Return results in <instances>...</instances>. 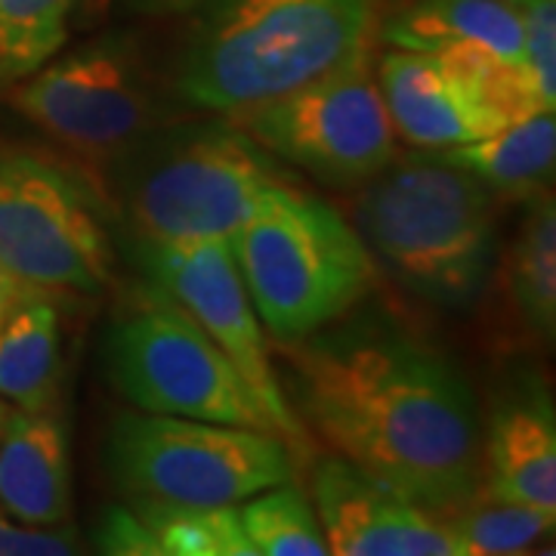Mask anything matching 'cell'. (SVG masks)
Returning <instances> with one entry per match:
<instances>
[{
    "label": "cell",
    "mask_w": 556,
    "mask_h": 556,
    "mask_svg": "<svg viewBox=\"0 0 556 556\" xmlns=\"http://www.w3.org/2000/svg\"><path fill=\"white\" fill-rule=\"evenodd\" d=\"M278 346L281 390L331 455L437 517L477 495L482 417L452 358L368 313Z\"/></svg>",
    "instance_id": "obj_1"
},
{
    "label": "cell",
    "mask_w": 556,
    "mask_h": 556,
    "mask_svg": "<svg viewBox=\"0 0 556 556\" xmlns=\"http://www.w3.org/2000/svg\"><path fill=\"white\" fill-rule=\"evenodd\" d=\"M179 47L174 93L236 112L371 60L378 0H201Z\"/></svg>",
    "instance_id": "obj_2"
},
{
    "label": "cell",
    "mask_w": 556,
    "mask_h": 556,
    "mask_svg": "<svg viewBox=\"0 0 556 556\" xmlns=\"http://www.w3.org/2000/svg\"><path fill=\"white\" fill-rule=\"evenodd\" d=\"M102 170L137 248L229 241L285 177L281 161L217 112L161 124Z\"/></svg>",
    "instance_id": "obj_3"
},
{
    "label": "cell",
    "mask_w": 556,
    "mask_h": 556,
    "mask_svg": "<svg viewBox=\"0 0 556 556\" xmlns=\"http://www.w3.org/2000/svg\"><path fill=\"white\" fill-rule=\"evenodd\" d=\"M356 232L390 276L439 309H467L495 263V192L412 152L362 182Z\"/></svg>",
    "instance_id": "obj_4"
},
{
    "label": "cell",
    "mask_w": 556,
    "mask_h": 556,
    "mask_svg": "<svg viewBox=\"0 0 556 556\" xmlns=\"http://www.w3.org/2000/svg\"><path fill=\"white\" fill-rule=\"evenodd\" d=\"M248 298L269 340L298 343L346 318L371 294L378 263L331 201L288 177L260 195L229 239Z\"/></svg>",
    "instance_id": "obj_5"
},
{
    "label": "cell",
    "mask_w": 556,
    "mask_h": 556,
    "mask_svg": "<svg viewBox=\"0 0 556 556\" xmlns=\"http://www.w3.org/2000/svg\"><path fill=\"white\" fill-rule=\"evenodd\" d=\"M102 368L137 412L276 433L232 362L152 278L130 281L118 294L102 340Z\"/></svg>",
    "instance_id": "obj_6"
},
{
    "label": "cell",
    "mask_w": 556,
    "mask_h": 556,
    "mask_svg": "<svg viewBox=\"0 0 556 556\" xmlns=\"http://www.w3.org/2000/svg\"><path fill=\"white\" fill-rule=\"evenodd\" d=\"M105 467L127 497L199 507L241 504L300 470L288 442L273 430L137 408L112 420Z\"/></svg>",
    "instance_id": "obj_7"
},
{
    "label": "cell",
    "mask_w": 556,
    "mask_h": 556,
    "mask_svg": "<svg viewBox=\"0 0 556 556\" xmlns=\"http://www.w3.org/2000/svg\"><path fill=\"white\" fill-rule=\"evenodd\" d=\"M0 263L53 298H102L115 244L100 201L43 155L0 146Z\"/></svg>",
    "instance_id": "obj_8"
},
{
    "label": "cell",
    "mask_w": 556,
    "mask_h": 556,
    "mask_svg": "<svg viewBox=\"0 0 556 556\" xmlns=\"http://www.w3.org/2000/svg\"><path fill=\"white\" fill-rule=\"evenodd\" d=\"M7 93L40 134L100 167L170 121L146 65L124 38L60 50Z\"/></svg>",
    "instance_id": "obj_9"
},
{
    "label": "cell",
    "mask_w": 556,
    "mask_h": 556,
    "mask_svg": "<svg viewBox=\"0 0 556 556\" xmlns=\"http://www.w3.org/2000/svg\"><path fill=\"white\" fill-rule=\"evenodd\" d=\"M276 161L325 186H362L396 161V130L371 60L309 80L276 100L226 112Z\"/></svg>",
    "instance_id": "obj_10"
},
{
    "label": "cell",
    "mask_w": 556,
    "mask_h": 556,
    "mask_svg": "<svg viewBox=\"0 0 556 556\" xmlns=\"http://www.w3.org/2000/svg\"><path fill=\"white\" fill-rule=\"evenodd\" d=\"M146 278L161 285L179 306L195 318L201 331L217 343L248 383L260 408L269 415L276 433L298 457V467L309 464L316 448L309 430L300 424L281 390L278 365L273 362V340L260 321L229 241H195L179 248H137Z\"/></svg>",
    "instance_id": "obj_11"
},
{
    "label": "cell",
    "mask_w": 556,
    "mask_h": 556,
    "mask_svg": "<svg viewBox=\"0 0 556 556\" xmlns=\"http://www.w3.org/2000/svg\"><path fill=\"white\" fill-rule=\"evenodd\" d=\"M309 485L328 551L338 556H464L452 529L340 455H313Z\"/></svg>",
    "instance_id": "obj_12"
},
{
    "label": "cell",
    "mask_w": 556,
    "mask_h": 556,
    "mask_svg": "<svg viewBox=\"0 0 556 556\" xmlns=\"http://www.w3.org/2000/svg\"><path fill=\"white\" fill-rule=\"evenodd\" d=\"M479 489L556 514L554 399L538 383L497 402L479 445Z\"/></svg>",
    "instance_id": "obj_13"
},
{
    "label": "cell",
    "mask_w": 556,
    "mask_h": 556,
    "mask_svg": "<svg viewBox=\"0 0 556 556\" xmlns=\"http://www.w3.org/2000/svg\"><path fill=\"white\" fill-rule=\"evenodd\" d=\"M375 78L393 130L417 149H445L495 134L464 84L433 53L393 47Z\"/></svg>",
    "instance_id": "obj_14"
},
{
    "label": "cell",
    "mask_w": 556,
    "mask_h": 556,
    "mask_svg": "<svg viewBox=\"0 0 556 556\" xmlns=\"http://www.w3.org/2000/svg\"><path fill=\"white\" fill-rule=\"evenodd\" d=\"M0 507L25 526L72 519L68 424L56 405L13 408L0 433Z\"/></svg>",
    "instance_id": "obj_15"
},
{
    "label": "cell",
    "mask_w": 556,
    "mask_h": 556,
    "mask_svg": "<svg viewBox=\"0 0 556 556\" xmlns=\"http://www.w3.org/2000/svg\"><path fill=\"white\" fill-rule=\"evenodd\" d=\"M396 50L522 62V13L510 0H412L380 25Z\"/></svg>",
    "instance_id": "obj_16"
},
{
    "label": "cell",
    "mask_w": 556,
    "mask_h": 556,
    "mask_svg": "<svg viewBox=\"0 0 556 556\" xmlns=\"http://www.w3.org/2000/svg\"><path fill=\"white\" fill-rule=\"evenodd\" d=\"M417 155L473 174L495 195L532 201L551 192L554 182V112H538L470 142H457L445 149H417Z\"/></svg>",
    "instance_id": "obj_17"
},
{
    "label": "cell",
    "mask_w": 556,
    "mask_h": 556,
    "mask_svg": "<svg viewBox=\"0 0 556 556\" xmlns=\"http://www.w3.org/2000/svg\"><path fill=\"white\" fill-rule=\"evenodd\" d=\"M62 316L53 294H31L0 316V399L38 412L62 393Z\"/></svg>",
    "instance_id": "obj_18"
},
{
    "label": "cell",
    "mask_w": 556,
    "mask_h": 556,
    "mask_svg": "<svg viewBox=\"0 0 556 556\" xmlns=\"http://www.w3.org/2000/svg\"><path fill=\"white\" fill-rule=\"evenodd\" d=\"M504 288L519 321L544 343L556 331V204L551 192L529 201L510 251L504 257Z\"/></svg>",
    "instance_id": "obj_19"
},
{
    "label": "cell",
    "mask_w": 556,
    "mask_h": 556,
    "mask_svg": "<svg viewBox=\"0 0 556 556\" xmlns=\"http://www.w3.org/2000/svg\"><path fill=\"white\" fill-rule=\"evenodd\" d=\"M127 507L146 522L164 556H257L241 529L239 504L199 507L130 497Z\"/></svg>",
    "instance_id": "obj_20"
},
{
    "label": "cell",
    "mask_w": 556,
    "mask_h": 556,
    "mask_svg": "<svg viewBox=\"0 0 556 556\" xmlns=\"http://www.w3.org/2000/svg\"><path fill=\"white\" fill-rule=\"evenodd\" d=\"M464 556H501L532 551L554 532L556 514L477 489V495L442 514Z\"/></svg>",
    "instance_id": "obj_21"
},
{
    "label": "cell",
    "mask_w": 556,
    "mask_h": 556,
    "mask_svg": "<svg viewBox=\"0 0 556 556\" xmlns=\"http://www.w3.org/2000/svg\"><path fill=\"white\" fill-rule=\"evenodd\" d=\"M244 535L257 556H328L316 504L294 479L278 482L239 504Z\"/></svg>",
    "instance_id": "obj_22"
},
{
    "label": "cell",
    "mask_w": 556,
    "mask_h": 556,
    "mask_svg": "<svg viewBox=\"0 0 556 556\" xmlns=\"http://www.w3.org/2000/svg\"><path fill=\"white\" fill-rule=\"evenodd\" d=\"M78 0H0V90L16 87L68 40Z\"/></svg>",
    "instance_id": "obj_23"
},
{
    "label": "cell",
    "mask_w": 556,
    "mask_h": 556,
    "mask_svg": "<svg viewBox=\"0 0 556 556\" xmlns=\"http://www.w3.org/2000/svg\"><path fill=\"white\" fill-rule=\"evenodd\" d=\"M522 60L538 100L547 112L556 105V0H522Z\"/></svg>",
    "instance_id": "obj_24"
},
{
    "label": "cell",
    "mask_w": 556,
    "mask_h": 556,
    "mask_svg": "<svg viewBox=\"0 0 556 556\" xmlns=\"http://www.w3.org/2000/svg\"><path fill=\"white\" fill-rule=\"evenodd\" d=\"M78 529L62 526H25L0 507V556H68L80 554Z\"/></svg>",
    "instance_id": "obj_25"
},
{
    "label": "cell",
    "mask_w": 556,
    "mask_h": 556,
    "mask_svg": "<svg viewBox=\"0 0 556 556\" xmlns=\"http://www.w3.org/2000/svg\"><path fill=\"white\" fill-rule=\"evenodd\" d=\"M100 554H118V556H164L161 554L155 535L146 529V522L124 504L109 507L100 517L97 538H93Z\"/></svg>",
    "instance_id": "obj_26"
},
{
    "label": "cell",
    "mask_w": 556,
    "mask_h": 556,
    "mask_svg": "<svg viewBox=\"0 0 556 556\" xmlns=\"http://www.w3.org/2000/svg\"><path fill=\"white\" fill-rule=\"evenodd\" d=\"M121 10L134 13V16H152V20H161V16H186L199 7L201 0H118Z\"/></svg>",
    "instance_id": "obj_27"
},
{
    "label": "cell",
    "mask_w": 556,
    "mask_h": 556,
    "mask_svg": "<svg viewBox=\"0 0 556 556\" xmlns=\"http://www.w3.org/2000/svg\"><path fill=\"white\" fill-rule=\"evenodd\" d=\"M31 294H47V291H38V288L25 285L22 278L13 276V273L0 263V316H3L10 306H16L20 300L31 298Z\"/></svg>",
    "instance_id": "obj_28"
},
{
    "label": "cell",
    "mask_w": 556,
    "mask_h": 556,
    "mask_svg": "<svg viewBox=\"0 0 556 556\" xmlns=\"http://www.w3.org/2000/svg\"><path fill=\"white\" fill-rule=\"evenodd\" d=\"M10 412H13V405L0 399V433H3V427H7V417H10Z\"/></svg>",
    "instance_id": "obj_29"
},
{
    "label": "cell",
    "mask_w": 556,
    "mask_h": 556,
    "mask_svg": "<svg viewBox=\"0 0 556 556\" xmlns=\"http://www.w3.org/2000/svg\"><path fill=\"white\" fill-rule=\"evenodd\" d=\"M510 3H522V0H510Z\"/></svg>",
    "instance_id": "obj_30"
}]
</instances>
